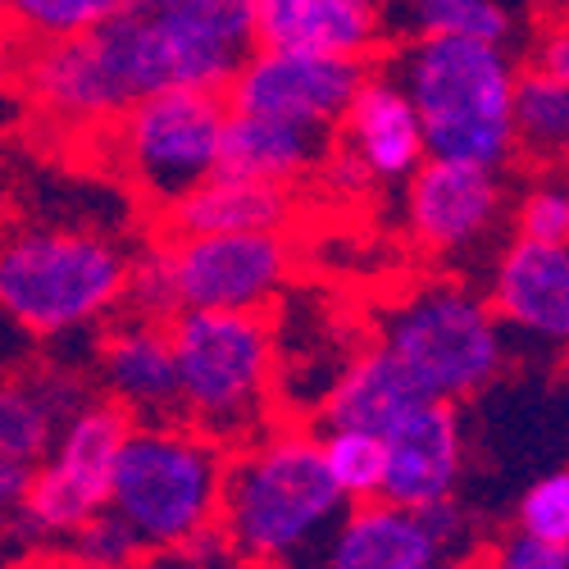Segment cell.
I'll use <instances>...</instances> for the list:
<instances>
[{"mask_svg": "<svg viewBox=\"0 0 569 569\" xmlns=\"http://www.w3.org/2000/svg\"><path fill=\"white\" fill-rule=\"evenodd\" d=\"M319 569H456L419 510L392 501L351 506Z\"/></svg>", "mask_w": 569, "mask_h": 569, "instance_id": "cell-21", "label": "cell"}, {"mask_svg": "<svg viewBox=\"0 0 569 569\" xmlns=\"http://www.w3.org/2000/svg\"><path fill=\"white\" fill-rule=\"evenodd\" d=\"M383 347L423 401L460 406L488 392L510 365V338L479 297L460 278H423L401 292L378 319Z\"/></svg>", "mask_w": 569, "mask_h": 569, "instance_id": "cell-5", "label": "cell"}, {"mask_svg": "<svg viewBox=\"0 0 569 569\" xmlns=\"http://www.w3.org/2000/svg\"><path fill=\"white\" fill-rule=\"evenodd\" d=\"M19 64H23V46L0 28V132L10 123H19L23 106V91H19Z\"/></svg>", "mask_w": 569, "mask_h": 569, "instance_id": "cell-34", "label": "cell"}, {"mask_svg": "<svg viewBox=\"0 0 569 569\" xmlns=\"http://www.w3.org/2000/svg\"><path fill=\"white\" fill-rule=\"evenodd\" d=\"M228 451L187 423H132L110 473L106 510L147 551H173L219 525Z\"/></svg>", "mask_w": 569, "mask_h": 569, "instance_id": "cell-6", "label": "cell"}, {"mask_svg": "<svg viewBox=\"0 0 569 569\" xmlns=\"http://www.w3.org/2000/svg\"><path fill=\"white\" fill-rule=\"evenodd\" d=\"M51 569H78V565H69V560H60V565H51Z\"/></svg>", "mask_w": 569, "mask_h": 569, "instance_id": "cell-37", "label": "cell"}, {"mask_svg": "<svg viewBox=\"0 0 569 569\" xmlns=\"http://www.w3.org/2000/svg\"><path fill=\"white\" fill-rule=\"evenodd\" d=\"M415 106L429 160L506 173L515 160V78L506 46L401 41L388 69Z\"/></svg>", "mask_w": 569, "mask_h": 569, "instance_id": "cell-2", "label": "cell"}, {"mask_svg": "<svg viewBox=\"0 0 569 569\" xmlns=\"http://www.w3.org/2000/svg\"><path fill=\"white\" fill-rule=\"evenodd\" d=\"M151 323H169L178 315V288H173V251L164 237H147L128 251V282H123V310Z\"/></svg>", "mask_w": 569, "mask_h": 569, "instance_id": "cell-28", "label": "cell"}, {"mask_svg": "<svg viewBox=\"0 0 569 569\" xmlns=\"http://www.w3.org/2000/svg\"><path fill=\"white\" fill-rule=\"evenodd\" d=\"M223 123L228 101L214 91H160L128 106L101 137L141 201L169 210L178 197L219 173Z\"/></svg>", "mask_w": 569, "mask_h": 569, "instance_id": "cell-7", "label": "cell"}, {"mask_svg": "<svg viewBox=\"0 0 569 569\" xmlns=\"http://www.w3.org/2000/svg\"><path fill=\"white\" fill-rule=\"evenodd\" d=\"M369 69L373 64L319 60V56H292V51H264V46H256L242 60V69L232 73L223 101L232 114L297 123L310 132L338 137Z\"/></svg>", "mask_w": 569, "mask_h": 569, "instance_id": "cell-10", "label": "cell"}, {"mask_svg": "<svg viewBox=\"0 0 569 569\" xmlns=\"http://www.w3.org/2000/svg\"><path fill=\"white\" fill-rule=\"evenodd\" d=\"M510 232L525 242L569 247V178L547 173L510 201Z\"/></svg>", "mask_w": 569, "mask_h": 569, "instance_id": "cell-30", "label": "cell"}, {"mask_svg": "<svg viewBox=\"0 0 569 569\" xmlns=\"http://www.w3.org/2000/svg\"><path fill=\"white\" fill-rule=\"evenodd\" d=\"M406 232L433 260H465L492 242L501 219H510L506 173L423 160L415 178L401 187Z\"/></svg>", "mask_w": 569, "mask_h": 569, "instance_id": "cell-11", "label": "cell"}, {"mask_svg": "<svg viewBox=\"0 0 569 569\" xmlns=\"http://www.w3.org/2000/svg\"><path fill=\"white\" fill-rule=\"evenodd\" d=\"M297 214H301V197L292 187L214 173L187 197H178L169 210H160L156 237L178 242V237H219V232H292Z\"/></svg>", "mask_w": 569, "mask_h": 569, "instance_id": "cell-19", "label": "cell"}, {"mask_svg": "<svg viewBox=\"0 0 569 569\" xmlns=\"http://www.w3.org/2000/svg\"><path fill=\"white\" fill-rule=\"evenodd\" d=\"M319 456L333 488L351 506L383 501V442L373 433H347V429L319 433Z\"/></svg>", "mask_w": 569, "mask_h": 569, "instance_id": "cell-27", "label": "cell"}, {"mask_svg": "<svg viewBox=\"0 0 569 569\" xmlns=\"http://www.w3.org/2000/svg\"><path fill=\"white\" fill-rule=\"evenodd\" d=\"M351 501L333 488L310 423L278 419L228 451L219 533L242 569H319Z\"/></svg>", "mask_w": 569, "mask_h": 569, "instance_id": "cell-1", "label": "cell"}, {"mask_svg": "<svg viewBox=\"0 0 569 569\" xmlns=\"http://www.w3.org/2000/svg\"><path fill=\"white\" fill-rule=\"evenodd\" d=\"M515 529L569 547V469H551L525 488V497L515 501Z\"/></svg>", "mask_w": 569, "mask_h": 569, "instance_id": "cell-31", "label": "cell"}, {"mask_svg": "<svg viewBox=\"0 0 569 569\" xmlns=\"http://www.w3.org/2000/svg\"><path fill=\"white\" fill-rule=\"evenodd\" d=\"M378 442H383V501L401 510H429L456 497L465 473L460 406L419 401Z\"/></svg>", "mask_w": 569, "mask_h": 569, "instance_id": "cell-13", "label": "cell"}, {"mask_svg": "<svg viewBox=\"0 0 569 569\" xmlns=\"http://www.w3.org/2000/svg\"><path fill=\"white\" fill-rule=\"evenodd\" d=\"M128 247L91 228L10 223L0 232V315L19 333L60 342L123 310Z\"/></svg>", "mask_w": 569, "mask_h": 569, "instance_id": "cell-3", "label": "cell"}, {"mask_svg": "<svg viewBox=\"0 0 569 569\" xmlns=\"http://www.w3.org/2000/svg\"><path fill=\"white\" fill-rule=\"evenodd\" d=\"M338 147L360 164V173L373 187H392V182L406 187L415 169L429 160L415 106L388 69H369L365 87L356 91V101L338 128Z\"/></svg>", "mask_w": 569, "mask_h": 569, "instance_id": "cell-18", "label": "cell"}, {"mask_svg": "<svg viewBox=\"0 0 569 569\" xmlns=\"http://www.w3.org/2000/svg\"><path fill=\"white\" fill-rule=\"evenodd\" d=\"M19 91L41 123L69 132H106L132 106L101 32L23 51Z\"/></svg>", "mask_w": 569, "mask_h": 569, "instance_id": "cell-12", "label": "cell"}, {"mask_svg": "<svg viewBox=\"0 0 569 569\" xmlns=\"http://www.w3.org/2000/svg\"><path fill=\"white\" fill-rule=\"evenodd\" d=\"M60 551H64L60 560H69L78 569H141V560L151 556L141 547V538L110 510L91 515L69 542H60Z\"/></svg>", "mask_w": 569, "mask_h": 569, "instance_id": "cell-29", "label": "cell"}, {"mask_svg": "<svg viewBox=\"0 0 569 569\" xmlns=\"http://www.w3.org/2000/svg\"><path fill=\"white\" fill-rule=\"evenodd\" d=\"M388 23L406 41L510 46L515 14L506 0H388Z\"/></svg>", "mask_w": 569, "mask_h": 569, "instance_id": "cell-24", "label": "cell"}, {"mask_svg": "<svg viewBox=\"0 0 569 569\" xmlns=\"http://www.w3.org/2000/svg\"><path fill=\"white\" fill-rule=\"evenodd\" d=\"M91 383L132 423H178V369L169 347V323L114 315L97 338Z\"/></svg>", "mask_w": 569, "mask_h": 569, "instance_id": "cell-14", "label": "cell"}, {"mask_svg": "<svg viewBox=\"0 0 569 569\" xmlns=\"http://www.w3.org/2000/svg\"><path fill=\"white\" fill-rule=\"evenodd\" d=\"M132 0H0V28L23 51L32 46H60L119 19Z\"/></svg>", "mask_w": 569, "mask_h": 569, "instance_id": "cell-26", "label": "cell"}, {"mask_svg": "<svg viewBox=\"0 0 569 569\" xmlns=\"http://www.w3.org/2000/svg\"><path fill=\"white\" fill-rule=\"evenodd\" d=\"M28 483H32V469L10 460V456H0V525L10 529V519L19 515L23 497H28Z\"/></svg>", "mask_w": 569, "mask_h": 569, "instance_id": "cell-36", "label": "cell"}, {"mask_svg": "<svg viewBox=\"0 0 569 569\" xmlns=\"http://www.w3.org/2000/svg\"><path fill=\"white\" fill-rule=\"evenodd\" d=\"M173 288L178 315H269L297 278L292 232H219V237H178Z\"/></svg>", "mask_w": 569, "mask_h": 569, "instance_id": "cell-9", "label": "cell"}, {"mask_svg": "<svg viewBox=\"0 0 569 569\" xmlns=\"http://www.w3.org/2000/svg\"><path fill=\"white\" fill-rule=\"evenodd\" d=\"M0 232H6V219H0Z\"/></svg>", "mask_w": 569, "mask_h": 569, "instance_id": "cell-39", "label": "cell"}, {"mask_svg": "<svg viewBox=\"0 0 569 569\" xmlns=\"http://www.w3.org/2000/svg\"><path fill=\"white\" fill-rule=\"evenodd\" d=\"M515 156L538 169L569 160V87L538 69L515 78Z\"/></svg>", "mask_w": 569, "mask_h": 569, "instance_id": "cell-25", "label": "cell"}, {"mask_svg": "<svg viewBox=\"0 0 569 569\" xmlns=\"http://www.w3.org/2000/svg\"><path fill=\"white\" fill-rule=\"evenodd\" d=\"M333 147H338L333 132H310V128H297V123H273V119H251V114L228 110L219 173L292 187L297 192L306 178H319V169H323L328 156H333Z\"/></svg>", "mask_w": 569, "mask_h": 569, "instance_id": "cell-22", "label": "cell"}, {"mask_svg": "<svg viewBox=\"0 0 569 569\" xmlns=\"http://www.w3.org/2000/svg\"><path fill=\"white\" fill-rule=\"evenodd\" d=\"M128 10L151 19L173 41L192 46L197 56L214 60L223 73H237L256 51L260 0H132Z\"/></svg>", "mask_w": 569, "mask_h": 569, "instance_id": "cell-23", "label": "cell"}, {"mask_svg": "<svg viewBox=\"0 0 569 569\" xmlns=\"http://www.w3.org/2000/svg\"><path fill=\"white\" fill-rule=\"evenodd\" d=\"M392 37L388 0H260L256 46L319 60L373 64Z\"/></svg>", "mask_w": 569, "mask_h": 569, "instance_id": "cell-15", "label": "cell"}, {"mask_svg": "<svg viewBox=\"0 0 569 569\" xmlns=\"http://www.w3.org/2000/svg\"><path fill=\"white\" fill-rule=\"evenodd\" d=\"M529 69H538V73H547V78L569 87V23H551L533 41V64Z\"/></svg>", "mask_w": 569, "mask_h": 569, "instance_id": "cell-35", "label": "cell"}, {"mask_svg": "<svg viewBox=\"0 0 569 569\" xmlns=\"http://www.w3.org/2000/svg\"><path fill=\"white\" fill-rule=\"evenodd\" d=\"M473 565L479 569H569V547L542 542L510 525L501 538H492V547H483V556Z\"/></svg>", "mask_w": 569, "mask_h": 569, "instance_id": "cell-32", "label": "cell"}, {"mask_svg": "<svg viewBox=\"0 0 569 569\" xmlns=\"http://www.w3.org/2000/svg\"><path fill=\"white\" fill-rule=\"evenodd\" d=\"M488 306L501 328L569 347V247L510 237L488 269Z\"/></svg>", "mask_w": 569, "mask_h": 569, "instance_id": "cell-16", "label": "cell"}, {"mask_svg": "<svg viewBox=\"0 0 569 569\" xmlns=\"http://www.w3.org/2000/svg\"><path fill=\"white\" fill-rule=\"evenodd\" d=\"M132 429V419L97 397L87 401L46 451V460L32 469L28 497L19 515L10 519V533L32 547H60L69 542L91 515H101L110 501V473L114 456Z\"/></svg>", "mask_w": 569, "mask_h": 569, "instance_id": "cell-8", "label": "cell"}, {"mask_svg": "<svg viewBox=\"0 0 569 569\" xmlns=\"http://www.w3.org/2000/svg\"><path fill=\"white\" fill-rule=\"evenodd\" d=\"M97 397L91 373L60 360L0 373V456L37 469L64 423Z\"/></svg>", "mask_w": 569, "mask_h": 569, "instance_id": "cell-17", "label": "cell"}, {"mask_svg": "<svg viewBox=\"0 0 569 569\" xmlns=\"http://www.w3.org/2000/svg\"><path fill=\"white\" fill-rule=\"evenodd\" d=\"M141 569H242V565H237L228 538L214 525V529L197 533L192 542H182L173 551H151L147 560H141Z\"/></svg>", "mask_w": 569, "mask_h": 569, "instance_id": "cell-33", "label": "cell"}, {"mask_svg": "<svg viewBox=\"0 0 569 569\" xmlns=\"http://www.w3.org/2000/svg\"><path fill=\"white\" fill-rule=\"evenodd\" d=\"M419 388L406 378V369L378 347H360L347 356V365L338 369L333 388L323 392V401L315 406V433H373L383 438L388 429H397V423L419 406Z\"/></svg>", "mask_w": 569, "mask_h": 569, "instance_id": "cell-20", "label": "cell"}, {"mask_svg": "<svg viewBox=\"0 0 569 569\" xmlns=\"http://www.w3.org/2000/svg\"><path fill=\"white\" fill-rule=\"evenodd\" d=\"M169 347L178 369V423L223 451L247 447L278 423V333L269 315L182 310L169 319Z\"/></svg>", "mask_w": 569, "mask_h": 569, "instance_id": "cell-4", "label": "cell"}, {"mask_svg": "<svg viewBox=\"0 0 569 569\" xmlns=\"http://www.w3.org/2000/svg\"><path fill=\"white\" fill-rule=\"evenodd\" d=\"M456 569H479V565H456Z\"/></svg>", "mask_w": 569, "mask_h": 569, "instance_id": "cell-38", "label": "cell"}]
</instances>
